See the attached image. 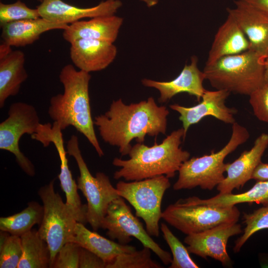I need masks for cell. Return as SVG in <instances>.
<instances>
[{
    "label": "cell",
    "instance_id": "1",
    "mask_svg": "<svg viewBox=\"0 0 268 268\" xmlns=\"http://www.w3.org/2000/svg\"><path fill=\"white\" fill-rule=\"evenodd\" d=\"M169 114L167 108L158 106L152 97L130 105L119 99L113 101L104 114L95 117L94 124L104 142L118 147L124 156L128 155L133 139L142 143L146 135L165 134Z\"/></svg>",
    "mask_w": 268,
    "mask_h": 268
},
{
    "label": "cell",
    "instance_id": "2",
    "mask_svg": "<svg viewBox=\"0 0 268 268\" xmlns=\"http://www.w3.org/2000/svg\"><path fill=\"white\" fill-rule=\"evenodd\" d=\"M89 73L77 70L71 65L61 69L59 79L64 92L53 96L48 113L51 119L64 131L69 126L82 134L100 157L104 155L94 128L89 94Z\"/></svg>",
    "mask_w": 268,
    "mask_h": 268
},
{
    "label": "cell",
    "instance_id": "3",
    "mask_svg": "<svg viewBox=\"0 0 268 268\" xmlns=\"http://www.w3.org/2000/svg\"><path fill=\"white\" fill-rule=\"evenodd\" d=\"M182 138L185 139L183 128L172 132L160 144L155 142L148 146L137 143L132 146L129 159H113V164L120 168L114 173V178L133 181L161 175L174 177L190 157V153L180 147Z\"/></svg>",
    "mask_w": 268,
    "mask_h": 268
},
{
    "label": "cell",
    "instance_id": "4",
    "mask_svg": "<svg viewBox=\"0 0 268 268\" xmlns=\"http://www.w3.org/2000/svg\"><path fill=\"white\" fill-rule=\"evenodd\" d=\"M265 58L248 50L205 65V79L216 90L250 96L265 84Z\"/></svg>",
    "mask_w": 268,
    "mask_h": 268
},
{
    "label": "cell",
    "instance_id": "5",
    "mask_svg": "<svg viewBox=\"0 0 268 268\" xmlns=\"http://www.w3.org/2000/svg\"><path fill=\"white\" fill-rule=\"evenodd\" d=\"M250 134L244 126L235 122L231 136L227 144L217 152L192 157L186 161L179 170V176L173 185L175 191L192 189L197 187L211 191L225 178L224 159L240 145L246 142Z\"/></svg>",
    "mask_w": 268,
    "mask_h": 268
},
{
    "label": "cell",
    "instance_id": "6",
    "mask_svg": "<svg viewBox=\"0 0 268 268\" xmlns=\"http://www.w3.org/2000/svg\"><path fill=\"white\" fill-rule=\"evenodd\" d=\"M67 152L76 162L79 171L77 188L87 200L88 223L96 231L101 227L109 205L120 196L107 175L98 172L94 177L91 174L82 157L76 135H72L67 141Z\"/></svg>",
    "mask_w": 268,
    "mask_h": 268
},
{
    "label": "cell",
    "instance_id": "7",
    "mask_svg": "<svg viewBox=\"0 0 268 268\" xmlns=\"http://www.w3.org/2000/svg\"><path fill=\"white\" fill-rule=\"evenodd\" d=\"M170 186L169 178L161 175L129 182L120 181L116 188L119 196L133 206L136 216L143 219L147 233L151 236L158 237L162 201Z\"/></svg>",
    "mask_w": 268,
    "mask_h": 268
},
{
    "label": "cell",
    "instance_id": "8",
    "mask_svg": "<svg viewBox=\"0 0 268 268\" xmlns=\"http://www.w3.org/2000/svg\"><path fill=\"white\" fill-rule=\"evenodd\" d=\"M55 179H53L38 192L44 208L43 218L38 231L50 249V268L57 253L73 236L77 222L60 194L55 192Z\"/></svg>",
    "mask_w": 268,
    "mask_h": 268
},
{
    "label": "cell",
    "instance_id": "9",
    "mask_svg": "<svg viewBox=\"0 0 268 268\" xmlns=\"http://www.w3.org/2000/svg\"><path fill=\"white\" fill-rule=\"evenodd\" d=\"M240 212L235 205L215 207L193 203L186 198L169 205L161 218L187 235L199 233L224 223H236Z\"/></svg>",
    "mask_w": 268,
    "mask_h": 268
},
{
    "label": "cell",
    "instance_id": "10",
    "mask_svg": "<svg viewBox=\"0 0 268 268\" xmlns=\"http://www.w3.org/2000/svg\"><path fill=\"white\" fill-rule=\"evenodd\" d=\"M101 228L107 230L106 234L111 240H117L122 244H128L133 240L132 237H134L143 247H148L153 251L165 265L172 262L171 254L152 239L121 197L114 200L109 205Z\"/></svg>",
    "mask_w": 268,
    "mask_h": 268
},
{
    "label": "cell",
    "instance_id": "11",
    "mask_svg": "<svg viewBox=\"0 0 268 268\" xmlns=\"http://www.w3.org/2000/svg\"><path fill=\"white\" fill-rule=\"evenodd\" d=\"M40 124L35 107L22 102L11 104L7 118L0 124V149L12 153L20 168L31 177L35 175V167L20 150L19 142L24 134L36 133Z\"/></svg>",
    "mask_w": 268,
    "mask_h": 268
},
{
    "label": "cell",
    "instance_id": "12",
    "mask_svg": "<svg viewBox=\"0 0 268 268\" xmlns=\"http://www.w3.org/2000/svg\"><path fill=\"white\" fill-rule=\"evenodd\" d=\"M31 138L41 142L44 147L51 143L54 144L60 158V173L58 178L62 190L66 197V203L74 215L78 222L88 223L87 204H82L78 193L77 183L73 179L68 165L67 150H65L62 130L55 122L40 124L36 133L31 135Z\"/></svg>",
    "mask_w": 268,
    "mask_h": 268
},
{
    "label": "cell",
    "instance_id": "13",
    "mask_svg": "<svg viewBox=\"0 0 268 268\" xmlns=\"http://www.w3.org/2000/svg\"><path fill=\"white\" fill-rule=\"evenodd\" d=\"M243 232L241 225L236 223H224L205 231L187 235L184 242L190 253L203 259L210 257L225 267H232V261L227 252L230 237Z\"/></svg>",
    "mask_w": 268,
    "mask_h": 268
},
{
    "label": "cell",
    "instance_id": "14",
    "mask_svg": "<svg viewBox=\"0 0 268 268\" xmlns=\"http://www.w3.org/2000/svg\"><path fill=\"white\" fill-rule=\"evenodd\" d=\"M230 94L229 92L224 90H206L201 98V101L195 106L186 107L178 104L171 105L170 108L180 114L179 119L182 123L184 137L190 126L199 123L206 116H212L226 124L234 123V115L237 110L225 105Z\"/></svg>",
    "mask_w": 268,
    "mask_h": 268
},
{
    "label": "cell",
    "instance_id": "15",
    "mask_svg": "<svg viewBox=\"0 0 268 268\" xmlns=\"http://www.w3.org/2000/svg\"><path fill=\"white\" fill-rule=\"evenodd\" d=\"M228 14L237 22L249 42V49L265 58L268 55V15L244 0H235Z\"/></svg>",
    "mask_w": 268,
    "mask_h": 268
},
{
    "label": "cell",
    "instance_id": "16",
    "mask_svg": "<svg viewBox=\"0 0 268 268\" xmlns=\"http://www.w3.org/2000/svg\"><path fill=\"white\" fill-rule=\"evenodd\" d=\"M268 147V134H261L255 140L253 147L245 150L232 163L226 164L227 176L216 187L220 194L232 193L239 189L250 180Z\"/></svg>",
    "mask_w": 268,
    "mask_h": 268
},
{
    "label": "cell",
    "instance_id": "17",
    "mask_svg": "<svg viewBox=\"0 0 268 268\" xmlns=\"http://www.w3.org/2000/svg\"><path fill=\"white\" fill-rule=\"evenodd\" d=\"M122 6L120 0H106L96 6L86 8L75 6L62 0H43L37 8L41 17L68 24L84 18L114 15Z\"/></svg>",
    "mask_w": 268,
    "mask_h": 268
},
{
    "label": "cell",
    "instance_id": "18",
    "mask_svg": "<svg viewBox=\"0 0 268 268\" xmlns=\"http://www.w3.org/2000/svg\"><path fill=\"white\" fill-rule=\"evenodd\" d=\"M198 58L193 56L191 63L185 65L179 75L172 80L159 81L144 78L141 80L142 84L159 91L160 103L166 102L175 95L183 92L195 96L200 101L206 90L203 85L205 77L203 71L198 67Z\"/></svg>",
    "mask_w": 268,
    "mask_h": 268
},
{
    "label": "cell",
    "instance_id": "19",
    "mask_svg": "<svg viewBox=\"0 0 268 268\" xmlns=\"http://www.w3.org/2000/svg\"><path fill=\"white\" fill-rule=\"evenodd\" d=\"M70 44L69 56L72 63L79 70L88 73L106 68L117 54L113 43L107 41L80 39Z\"/></svg>",
    "mask_w": 268,
    "mask_h": 268
},
{
    "label": "cell",
    "instance_id": "20",
    "mask_svg": "<svg viewBox=\"0 0 268 268\" xmlns=\"http://www.w3.org/2000/svg\"><path fill=\"white\" fill-rule=\"evenodd\" d=\"M123 23L122 17L110 15L97 16L88 20L70 24L63 33L64 39L70 43L80 39L98 40L113 43Z\"/></svg>",
    "mask_w": 268,
    "mask_h": 268
},
{
    "label": "cell",
    "instance_id": "21",
    "mask_svg": "<svg viewBox=\"0 0 268 268\" xmlns=\"http://www.w3.org/2000/svg\"><path fill=\"white\" fill-rule=\"evenodd\" d=\"M68 24L51 21L43 17L13 21L0 25L2 42L14 47H24L34 43L44 32L65 30Z\"/></svg>",
    "mask_w": 268,
    "mask_h": 268
},
{
    "label": "cell",
    "instance_id": "22",
    "mask_svg": "<svg viewBox=\"0 0 268 268\" xmlns=\"http://www.w3.org/2000/svg\"><path fill=\"white\" fill-rule=\"evenodd\" d=\"M249 41L237 22L228 14L218 29L208 53L205 65L226 56L239 54L249 49Z\"/></svg>",
    "mask_w": 268,
    "mask_h": 268
},
{
    "label": "cell",
    "instance_id": "23",
    "mask_svg": "<svg viewBox=\"0 0 268 268\" xmlns=\"http://www.w3.org/2000/svg\"><path fill=\"white\" fill-rule=\"evenodd\" d=\"M69 242L75 243L94 253L106 263V266L118 255L136 250L133 246L122 244L106 238L96 231L89 230L85 224L78 222L74 235Z\"/></svg>",
    "mask_w": 268,
    "mask_h": 268
},
{
    "label": "cell",
    "instance_id": "24",
    "mask_svg": "<svg viewBox=\"0 0 268 268\" xmlns=\"http://www.w3.org/2000/svg\"><path fill=\"white\" fill-rule=\"evenodd\" d=\"M25 55L20 50H12L0 57V108L10 96L16 95L28 74L24 67Z\"/></svg>",
    "mask_w": 268,
    "mask_h": 268
},
{
    "label": "cell",
    "instance_id": "25",
    "mask_svg": "<svg viewBox=\"0 0 268 268\" xmlns=\"http://www.w3.org/2000/svg\"><path fill=\"white\" fill-rule=\"evenodd\" d=\"M186 199L194 204L215 207H226L235 206L239 203L253 202L268 206V180L257 181L250 190L241 194L219 193L209 199H202L195 196Z\"/></svg>",
    "mask_w": 268,
    "mask_h": 268
},
{
    "label": "cell",
    "instance_id": "26",
    "mask_svg": "<svg viewBox=\"0 0 268 268\" xmlns=\"http://www.w3.org/2000/svg\"><path fill=\"white\" fill-rule=\"evenodd\" d=\"M20 237L22 254L17 268H50V251L38 230L32 229Z\"/></svg>",
    "mask_w": 268,
    "mask_h": 268
},
{
    "label": "cell",
    "instance_id": "27",
    "mask_svg": "<svg viewBox=\"0 0 268 268\" xmlns=\"http://www.w3.org/2000/svg\"><path fill=\"white\" fill-rule=\"evenodd\" d=\"M43 213V205L35 201L29 202L27 206L21 211L1 217L0 230L20 237L31 230L35 224H40Z\"/></svg>",
    "mask_w": 268,
    "mask_h": 268
},
{
    "label": "cell",
    "instance_id": "28",
    "mask_svg": "<svg viewBox=\"0 0 268 268\" xmlns=\"http://www.w3.org/2000/svg\"><path fill=\"white\" fill-rule=\"evenodd\" d=\"M151 250L143 247L140 250L118 255L106 268H161L162 267L151 258Z\"/></svg>",
    "mask_w": 268,
    "mask_h": 268
},
{
    "label": "cell",
    "instance_id": "29",
    "mask_svg": "<svg viewBox=\"0 0 268 268\" xmlns=\"http://www.w3.org/2000/svg\"><path fill=\"white\" fill-rule=\"evenodd\" d=\"M22 254L21 237L0 231V268H17Z\"/></svg>",
    "mask_w": 268,
    "mask_h": 268
},
{
    "label": "cell",
    "instance_id": "30",
    "mask_svg": "<svg viewBox=\"0 0 268 268\" xmlns=\"http://www.w3.org/2000/svg\"><path fill=\"white\" fill-rule=\"evenodd\" d=\"M160 229L173 256L170 268H199L191 259L187 247L174 235L165 223H161Z\"/></svg>",
    "mask_w": 268,
    "mask_h": 268
},
{
    "label": "cell",
    "instance_id": "31",
    "mask_svg": "<svg viewBox=\"0 0 268 268\" xmlns=\"http://www.w3.org/2000/svg\"><path fill=\"white\" fill-rule=\"evenodd\" d=\"M243 218L246 226L243 234L235 241L233 247L235 253L239 252L244 244L256 232L268 229V205L263 206L252 213H244Z\"/></svg>",
    "mask_w": 268,
    "mask_h": 268
},
{
    "label": "cell",
    "instance_id": "32",
    "mask_svg": "<svg viewBox=\"0 0 268 268\" xmlns=\"http://www.w3.org/2000/svg\"><path fill=\"white\" fill-rule=\"evenodd\" d=\"M40 17L37 8H30L20 0L10 4L0 2V25L13 21L36 19Z\"/></svg>",
    "mask_w": 268,
    "mask_h": 268
},
{
    "label": "cell",
    "instance_id": "33",
    "mask_svg": "<svg viewBox=\"0 0 268 268\" xmlns=\"http://www.w3.org/2000/svg\"><path fill=\"white\" fill-rule=\"evenodd\" d=\"M80 249L75 243H67L57 253L51 268H79Z\"/></svg>",
    "mask_w": 268,
    "mask_h": 268
},
{
    "label": "cell",
    "instance_id": "34",
    "mask_svg": "<svg viewBox=\"0 0 268 268\" xmlns=\"http://www.w3.org/2000/svg\"><path fill=\"white\" fill-rule=\"evenodd\" d=\"M249 96L255 116L261 121L268 123V84L265 83Z\"/></svg>",
    "mask_w": 268,
    "mask_h": 268
},
{
    "label": "cell",
    "instance_id": "35",
    "mask_svg": "<svg viewBox=\"0 0 268 268\" xmlns=\"http://www.w3.org/2000/svg\"><path fill=\"white\" fill-rule=\"evenodd\" d=\"M106 263L91 251L81 247L79 268H106Z\"/></svg>",
    "mask_w": 268,
    "mask_h": 268
},
{
    "label": "cell",
    "instance_id": "36",
    "mask_svg": "<svg viewBox=\"0 0 268 268\" xmlns=\"http://www.w3.org/2000/svg\"><path fill=\"white\" fill-rule=\"evenodd\" d=\"M252 179L257 181L268 180V163L261 162L255 169Z\"/></svg>",
    "mask_w": 268,
    "mask_h": 268
},
{
    "label": "cell",
    "instance_id": "37",
    "mask_svg": "<svg viewBox=\"0 0 268 268\" xmlns=\"http://www.w3.org/2000/svg\"><path fill=\"white\" fill-rule=\"evenodd\" d=\"M268 15V0H244Z\"/></svg>",
    "mask_w": 268,
    "mask_h": 268
},
{
    "label": "cell",
    "instance_id": "38",
    "mask_svg": "<svg viewBox=\"0 0 268 268\" xmlns=\"http://www.w3.org/2000/svg\"><path fill=\"white\" fill-rule=\"evenodd\" d=\"M264 81L265 83L268 84V55L264 60Z\"/></svg>",
    "mask_w": 268,
    "mask_h": 268
},
{
    "label": "cell",
    "instance_id": "39",
    "mask_svg": "<svg viewBox=\"0 0 268 268\" xmlns=\"http://www.w3.org/2000/svg\"><path fill=\"white\" fill-rule=\"evenodd\" d=\"M146 4V6L148 7H151L156 5L159 0H140Z\"/></svg>",
    "mask_w": 268,
    "mask_h": 268
},
{
    "label": "cell",
    "instance_id": "40",
    "mask_svg": "<svg viewBox=\"0 0 268 268\" xmlns=\"http://www.w3.org/2000/svg\"><path fill=\"white\" fill-rule=\"evenodd\" d=\"M38 0V1H40L41 2H42L43 1V0Z\"/></svg>",
    "mask_w": 268,
    "mask_h": 268
}]
</instances>
